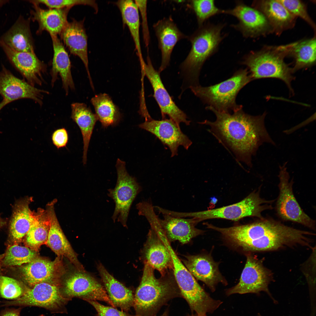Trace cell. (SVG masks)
<instances>
[{"label": "cell", "mask_w": 316, "mask_h": 316, "mask_svg": "<svg viewBox=\"0 0 316 316\" xmlns=\"http://www.w3.org/2000/svg\"><path fill=\"white\" fill-rule=\"evenodd\" d=\"M159 221L164 235L169 241H178L183 244L189 242L193 238L202 234L204 231L195 227L199 222L195 218H185L163 214Z\"/></svg>", "instance_id": "obj_20"}, {"label": "cell", "mask_w": 316, "mask_h": 316, "mask_svg": "<svg viewBox=\"0 0 316 316\" xmlns=\"http://www.w3.org/2000/svg\"><path fill=\"white\" fill-rule=\"evenodd\" d=\"M8 1L7 0H0V7L8 3Z\"/></svg>", "instance_id": "obj_47"}, {"label": "cell", "mask_w": 316, "mask_h": 316, "mask_svg": "<svg viewBox=\"0 0 316 316\" xmlns=\"http://www.w3.org/2000/svg\"><path fill=\"white\" fill-rule=\"evenodd\" d=\"M91 102L95 114L103 128L115 125L119 122L121 118L120 112L108 95L106 93L96 95Z\"/></svg>", "instance_id": "obj_36"}, {"label": "cell", "mask_w": 316, "mask_h": 316, "mask_svg": "<svg viewBox=\"0 0 316 316\" xmlns=\"http://www.w3.org/2000/svg\"><path fill=\"white\" fill-rule=\"evenodd\" d=\"M61 291L70 300L74 298L85 300L104 301L115 307L105 288L95 278L84 272H79L71 275L65 281Z\"/></svg>", "instance_id": "obj_14"}, {"label": "cell", "mask_w": 316, "mask_h": 316, "mask_svg": "<svg viewBox=\"0 0 316 316\" xmlns=\"http://www.w3.org/2000/svg\"><path fill=\"white\" fill-rule=\"evenodd\" d=\"M51 138L53 144L58 149L66 147L69 139L68 132L64 128L57 129L52 133Z\"/></svg>", "instance_id": "obj_44"}, {"label": "cell", "mask_w": 316, "mask_h": 316, "mask_svg": "<svg viewBox=\"0 0 316 316\" xmlns=\"http://www.w3.org/2000/svg\"><path fill=\"white\" fill-rule=\"evenodd\" d=\"M252 7L265 16L273 30L279 35L295 26L297 18L291 14L278 0H255Z\"/></svg>", "instance_id": "obj_22"}, {"label": "cell", "mask_w": 316, "mask_h": 316, "mask_svg": "<svg viewBox=\"0 0 316 316\" xmlns=\"http://www.w3.org/2000/svg\"><path fill=\"white\" fill-rule=\"evenodd\" d=\"M5 106V105L3 101H2L0 103V110Z\"/></svg>", "instance_id": "obj_49"}, {"label": "cell", "mask_w": 316, "mask_h": 316, "mask_svg": "<svg viewBox=\"0 0 316 316\" xmlns=\"http://www.w3.org/2000/svg\"><path fill=\"white\" fill-rule=\"evenodd\" d=\"M142 18V31L143 39L145 47H148L150 41V35L148 27L147 14V1L134 0Z\"/></svg>", "instance_id": "obj_43"}, {"label": "cell", "mask_w": 316, "mask_h": 316, "mask_svg": "<svg viewBox=\"0 0 316 316\" xmlns=\"http://www.w3.org/2000/svg\"><path fill=\"white\" fill-rule=\"evenodd\" d=\"M288 11L296 18L299 17L306 22L316 31V25L308 13L307 5L298 0H278Z\"/></svg>", "instance_id": "obj_40"}, {"label": "cell", "mask_w": 316, "mask_h": 316, "mask_svg": "<svg viewBox=\"0 0 316 316\" xmlns=\"http://www.w3.org/2000/svg\"><path fill=\"white\" fill-rule=\"evenodd\" d=\"M4 222L2 221L0 217V227L3 226L4 224Z\"/></svg>", "instance_id": "obj_50"}, {"label": "cell", "mask_w": 316, "mask_h": 316, "mask_svg": "<svg viewBox=\"0 0 316 316\" xmlns=\"http://www.w3.org/2000/svg\"><path fill=\"white\" fill-rule=\"evenodd\" d=\"M154 269L145 263L141 281L134 296V307L138 316H156L170 300L182 296L174 279L157 278Z\"/></svg>", "instance_id": "obj_4"}, {"label": "cell", "mask_w": 316, "mask_h": 316, "mask_svg": "<svg viewBox=\"0 0 316 316\" xmlns=\"http://www.w3.org/2000/svg\"><path fill=\"white\" fill-rule=\"evenodd\" d=\"M225 25L224 23H204L189 37L191 49L181 66L186 87L199 85V76L202 67L217 51L225 37L221 32Z\"/></svg>", "instance_id": "obj_3"}, {"label": "cell", "mask_w": 316, "mask_h": 316, "mask_svg": "<svg viewBox=\"0 0 316 316\" xmlns=\"http://www.w3.org/2000/svg\"><path fill=\"white\" fill-rule=\"evenodd\" d=\"M36 255V251L28 247L13 244L8 248L2 264L8 267L21 266L30 262Z\"/></svg>", "instance_id": "obj_37"}, {"label": "cell", "mask_w": 316, "mask_h": 316, "mask_svg": "<svg viewBox=\"0 0 316 316\" xmlns=\"http://www.w3.org/2000/svg\"><path fill=\"white\" fill-rule=\"evenodd\" d=\"M139 127L154 135L167 146L171 157L178 154L179 146L187 150L192 144L191 140L182 132L180 126L170 118L159 121L151 119L145 121Z\"/></svg>", "instance_id": "obj_17"}, {"label": "cell", "mask_w": 316, "mask_h": 316, "mask_svg": "<svg viewBox=\"0 0 316 316\" xmlns=\"http://www.w3.org/2000/svg\"><path fill=\"white\" fill-rule=\"evenodd\" d=\"M53 43L54 55L51 71V84L53 87L59 75L66 94L69 89L73 90L75 86L71 71V63L67 52L56 35H50Z\"/></svg>", "instance_id": "obj_26"}, {"label": "cell", "mask_w": 316, "mask_h": 316, "mask_svg": "<svg viewBox=\"0 0 316 316\" xmlns=\"http://www.w3.org/2000/svg\"><path fill=\"white\" fill-rule=\"evenodd\" d=\"M31 197L17 202L15 205L10 221L9 236L15 243L21 241L29 231L35 218V213L30 209Z\"/></svg>", "instance_id": "obj_29"}, {"label": "cell", "mask_w": 316, "mask_h": 316, "mask_svg": "<svg viewBox=\"0 0 316 316\" xmlns=\"http://www.w3.org/2000/svg\"><path fill=\"white\" fill-rule=\"evenodd\" d=\"M71 118L79 127L82 135L83 150V162L86 164L87 154L90 140L95 123L98 120L96 114L84 103L71 104Z\"/></svg>", "instance_id": "obj_32"}, {"label": "cell", "mask_w": 316, "mask_h": 316, "mask_svg": "<svg viewBox=\"0 0 316 316\" xmlns=\"http://www.w3.org/2000/svg\"><path fill=\"white\" fill-rule=\"evenodd\" d=\"M70 300L63 296L57 285L43 282L28 288L19 298L3 302L1 306H36L46 309L52 313L63 314L67 313L66 306Z\"/></svg>", "instance_id": "obj_10"}, {"label": "cell", "mask_w": 316, "mask_h": 316, "mask_svg": "<svg viewBox=\"0 0 316 316\" xmlns=\"http://www.w3.org/2000/svg\"><path fill=\"white\" fill-rule=\"evenodd\" d=\"M287 163L279 166V193L276 206L277 213L284 220L297 223L315 230V221L303 211L294 195L293 180H289V174L286 166Z\"/></svg>", "instance_id": "obj_11"}, {"label": "cell", "mask_w": 316, "mask_h": 316, "mask_svg": "<svg viewBox=\"0 0 316 316\" xmlns=\"http://www.w3.org/2000/svg\"><path fill=\"white\" fill-rule=\"evenodd\" d=\"M34 10L31 12L32 19L38 23V33L44 30L50 35L60 34L68 23L67 16L71 8H50L45 10L37 4H33Z\"/></svg>", "instance_id": "obj_28"}, {"label": "cell", "mask_w": 316, "mask_h": 316, "mask_svg": "<svg viewBox=\"0 0 316 316\" xmlns=\"http://www.w3.org/2000/svg\"><path fill=\"white\" fill-rule=\"evenodd\" d=\"M28 288L15 279L0 276V295L2 298L15 300L22 296Z\"/></svg>", "instance_id": "obj_39"}, {"label": "cell", "mask_w": 316, "mask_h": 316, "mask_svg": "<svg viewBox=\"0 0 316 316\" xmlns=\"http://www.w3.org/2000/svg\"><path fill=\"white\" fill-rule=\"evenodd\" d=\"M293 42L279 46H265L259 50L250 51L241 62L246 66L253 80L265 78L279 79L285 83L293 94L291 82L294 79L292 68L284 59L289 56Z\"/></svg>", "instance_id": "obj_5"}, {"label": "cell", "mask_w": 316, "mask_h": 316, "mask_svg": "<svg viewBox=\"0 0 316 316\" xmlns=\"http://www.w3.org/2000/svg\"><path fill=\"white\" fill-rule=\"evenodd\" d=\"M224 14L236 17L238 23L232 25L245 38H255L273 33L269 22L258 10L241 1L237 2L235 7L225 10Z\"/></svg>", "instance_id": "obj_13"}, {"label": "cell", "mask_w": 316, "mask_h": 316, "mask_svg": "<svg viewBox=\"0 0 316 316\" xmlns=\"http://www.w3.org/2000/svg\"><path fill=\"white\" fill-rule=\"evenodd\" d=\"M21 308L7 309L3 311L0 316H20Z\"/></svg>", "instance_id": "obj_45"}, {"label": "cell", "mask_w": 316, "mask_h": 316, "mask_svg": "<svg viewBox=\"0 0 316 316\" xmlns=\"http://www.w3.org/2000/svg\"><path fill=\"white\" fill-rule=\"evenodd\" d=\"M97 269L105 288L115 307L128 312L134 304V296L132 291L118 281L111 275L101 263Z\"/></svg>", "instance_id": "obj_30"}, {"label": "cell", "mask_w": 316, "mask_h": 316, "mask_svg": "<svg viewBox=\"0 0 316 316\" xmlns=\"http://www.w3.org/2000/svg\"><path fill=\"white\" fill-rule=\"evenodd\" d=\"M56 263V260L52 261L36 257L20 268L23 279L31 287L43 282L54 284Z\"/></svg>", "instance_id": "obj_31"}, {"label": "cell", "mask_w": 316, "mask_h": 316, "mask_svg": "<svg viewBox=\"0 0 316 316\" xmlns=\"http://www.w3.org/2000/svg\"><path fill=\"white\" fill-rule=\"evenodd\" d=\"M115 4L121 13L123 24L128 27L134 42L140 61L143 60L140 44L139 11L134 1L119 0Z\"/></svg>", "instance_id": "obj_33"}, {"label": "cell", "mask_w": 316, "mask_h": 316, "mask_svg": "<svg viewBox=\"0 0 316 316\" xmlns=\"http://www.w3.org/2000/svg\"><path fill=\"white\" fill-rule=\"evenodd\" d=\"M184 265L192 275L204 282L212 292L218 283L226 285L227 282L219 269V263L210 255H189L183 260Z\"/></svg>", "instance_id": "obj_19"}, {"label": "cell", "mask_w": 316, "mask_h": 316, "mask_svg": "<svg viewBox=\"0 0 316 316\" xmlns=\"http://www.w3.org/2000/svg\"><path fill=\"white\" fill-rule=\"evenodd\" d=\"M54 199L48 203L46 210L50 224V229L46 244L58 256L67 258L72 263L82 269L77 255L64 235L55 214Z\"/></svg>", "instance_id": "obj_21"}, {"label": "cell", "mask_w": 316, "mask_h": 316, "mask_svg": "<svg viewBox=\"0 0 316 316\" xmlns=\"http://www.w3.org/2000/svg\"><path fill=\"white\" fill-rule=\"evenodd\" d=\"M186 316H198L196 314H195V315L192 314L191 315H188Z\"/></svg>", "instance_id": "obj_51"}, {"label": "cell", "mask_w": 316, "mask_h": 316, "mask_svg": "<svg viewBox=\"0 0 316 316\" xmlns=\"http://www.w3.org/2000/svg\"><path fill=\"white\" fill-rule=\"evenodd\" d=\"M32 4H44L50 8L60 9L71 8L77 5L89 6L94 9L96 13L98 12V5L94 0H34L28 1Z\"/></svg>", "instance_id": "obj_41"}, {"label": "cell", "mask_w": 316, "mask_h": 316, "mask_svg": "<svg viewBox=\"0 0 316 316\" xmlns=\"http://www.w3.org/2000/svg\"><path fill=\"white\" fill-rule=\"evenodd\" d=\"M216 231L231 246L246 253L276 250L298 245L309 247L315 234L286 226L271 218Z\"/></svg>", "instance_id": "obj_2"}, {"label": "cell", "mask_w": 316, "mask_h": 316, "mask_svg": "<svg viewBox=\"0 0 316 316\" xmlns=\"http://www.w3.org/2000/svg\"><path fill=\"white\" fill-rule=\"evenodd\" d=\"M116 167L117 173L116 185L114 188L108 190V195L113 200L115 204L111 218L114 222L117 220L127 228V221L130 207L142 188L135 178L128 173L125 162L118 159Z\"/></svg>", "instance_id": "obj_9"}, {"label": "cell", "mask_w": 316, "mask_h": 316, "mask_svg": "<svg viewBox=\"0 0 316 316\" xmlns=\"http://www.w3.org/2000/svg\"><path fill=\"white\" fill-rule=\"evenodd\" d=\"M92 305L97 312V316H138L133 315L126 312L119 310L111 306H106L98 303L96 300H85Z\"/></svg>", "instance_id": "obj_42"}, {"label": "cell", "mask_w": 316, "mask_h": 316, "mask_svg": "<svg viewBox=\"0 0 316 316\" xmlns=\"http://www.w3.org/2000/svg\"><path fill=\"white\" fill-rule=\"evenodd\" d=\"M147 236L144 250L145 263L164 276L168 269L173 268L169 252L153 229L150 230Z\"/></svg>", "instance_id": "obj_25"}, {"label": "cell", "mask_w": 316, "mask_h": 316, "mask_svg": "<svg viewBox=\"0 0 316 316\" xmlns=\"http://www.w3.org/2000/svg\"><path fill=\"white\" fill-rule=\"evenodd\" d=\"M84 21V19L80 21L73 19L70 22H68L60 35L71 53L79 57L83 61L92 86L88 68L87 37Z\"/></svg>", "instance_id": "obj_23"}, {"label": "cell", "mask_w": 316, "mask_h": 316, "mask_svg": "<svg viewBox=\"0 0 316 316\" xmlns=\"http://www.w3.org/2000/svg\"><path fill=\"white\" fill-rule=\"evenodd\" d=\"M246 253V261L239 281L226 291V295L264 291L270 296L268 286L273 279L272 272L264 266L262 260L255 257L251 253Z\"/></svg>", "instance_id": "obj_12"}, {"label": "cell", "mask_w": 316, "mask_h": 316, "mask_svg": "<svg viewBox=\"0 0 316 316\" xmlns=\"http://www.w3.org/2000/svg\"><path fill=\"white\" fill-rule=\"evenodd\" d=\"M162 241L170 253L175 281L182 297L188 303L191 311L200 316L211 311L216 305V300L211 297L197 282L178 257L167 239L164 238Z\"/></svg>", "instance_id": "obj_7"}, {"label": "cell", "mask_w": 316, "mask_h": 316, "mask_svg": "<svg viewBox=\"0 0 316 316\" xmlns=\"http://www.w3.org/2000/svg\"><path fill=\"white\" fill-rule=\"evenodd\" d=\"M169 310L167 309L160 316H169Z\"/></svg>", "instance_id": "obj_48"}, {"label": "cell", "mask_w": 316, "mask_h": 316, "mask_svg": "<svg viewBox=\"0 0 316 316\" xmlns=\"http://www.w3.org/2000/svg\"><path fill=\"white\" fill-rule=\"evenodd\" d=\"M253 80L247 68L236 71L230 78L214 85L190 87L192 92L208 106L220 112L230 113L242 109L236 98L239 91Z\"/></svg>", "instance_id": "obj_6"}, {"label": "cell", "mask_w": 316, "mask_h": 316, "mask_svg": "<svg viewBox=\"0 0 316 316\" xmlns=\"http://www.w3.org/2000/svg\"><path fill=\"white\" fill-rule=\"evenodd\" d=\"M272 201L267 200L260 196L259 190L254 191L238 203L221 207L203 211L181 212L182 217L195 218L200 222L212 219H223L237 221L248 217L264 218L262 213L272 208Z\"/></svg>", "instance_id": "obj_8"}, {"label": "cell", "mask_w": 316, "mask_h": 316, "mask_svg": "<svg viewBox=\"0 0 316 316\" xmlns=\"http://www.w3.org/2000/svg\"><path fill=\"white\" fill-rule=\"evenodd\" d=\"M153 27L161 52V63L158 71L160 73L169 65L171 53L176 43L186 36L179 30L171 17L159 20Z\"/></svg>", "instance_id": "obj_24"}, {"label": "cell", "mask_w": 316, "mask_h": 316, "mask_svg": "<svg viewBox=\"0 0 316 316\" xmlns=\"http://www.w3.org/2000/svg\"><path fill=\"white\" fill-rule=\"evenodd\" d=\"M50 224L46 210L38 208L35 212V218L25 238L27 247L36 251L47 242Z\"/></svg>", "instance_id": "obj_34"}, {"label": "cell", "mask_w": 316, "mask_h": 316, "mask_svg": "<svg viewBox=\"0 0 316 316\" xmlns=\"http://www.w3.org/2000/svg\"><path fill=\"white\" fill-rule=\"evenodd\" d=\"M190 5L196 16L199 27L210 17L224 13V10L216 6L214 0H192Z\"/></svg>", "instance_id": "obj_38"}, {"label": "cell", "mask_w": 316, "mask_h": 316, "mask_svg": "<svg viewBox=\"0 0 316 316\" xmlns=\"http://www.w3.org/2000/svg\"><path fill=\"white\" fill-rule=\"evenodd\" d=\"M0 46L10 61L28 83L34 86L42 85L47 66L38 58L35 53L14 50L0 40Z\"/></svg>", "instance_id": "obj_18"}, {"label": "cell", "mask_w": 316, "mask_h": 316, "mask_svg": "<svg viewBox=\"0 0 316 316\" xmlns=\"http://www.w3.org/2000/svg\"><path fill=\"white\" fill-rule=\"evenodd\" d=\"M315 34L310 38L294 42L289 56L293 58V73L301 69L311 67L315 64L316 57Z\"/></svg>", "instance_id": "obj_35"}, {"label": "cell", "mask_w": 316, "mask_h": 316, "mask_svg": "<svg viewBox=\"0 0 316 316\" xmlns=\"http://www.w3.org/2000/svg\"><path fill=\"white\" fill-rule=\"evenodd\" d=\"M4 255L5 253L1 255H0V273H1V266L2 264V259L4 256Z\"/></svg>", "instance_id": "obj_46"}, {"label": "cell", "mask_w": 316, "mask_h": 316, "mask_svg": "<svg viewBox=\"0 0 316 316\" xmlns=\"http://www.w3.org/2000/svg\"><path fill=\"white\" fill-rule=\"evenodd\" d=\"M147 63L144 61L140 63L141 66L152 85L154 96L161 109L162 118L164 116H164L167 115L179 126L181 123L189 125L190 121L172 100L163 84L159 73L154 68L149 57L147 56Z\"/></svg>", "instance_id": "obj_15"}, {"label": "cell", "mask_w": 316, "mask_h": 316, "mask_svg": "<svg viewBox=\"0 0 316 316\" xmlns=\"http://www.w3.org/2000/svg\"><path fill=\"white\" fill-rule=\"evenodd\" d=\"M30 22L29 19L19 16L14 24L2 36L0 40L14 50L35 53Z\"/></svg>", "instance_id": "obj_27"}, {"label": "cell", "mask_w": 316, "mask_h": 316, "mask_svg": "<svg viewBox=\"0 0 316 316\" xmlns=\"http://www.w3.org/2000/svg\"><path fill=\"white\" fill-rule=\"evenodd\" d=\"M207 110L215 115V121L207 120L200 123L209 126V131L219 142L229 149L237 161L252 166V157L264 143L275 145L266 128L265 112L253 116L242 109L231 113L218 111L209 106Z\"/></svg>", "instance_id": "obj_1"}, {"label": "cell", "mask_w": 316, "mask_h": 316, "mask_svg": "<svg viewBox=\"0 0 316 316\" xmlns=\"http://www.w3.org/2000/svg\"><path fill=\"white\" fill-rule=\"evenodd\" d=\"M46 90L37 88L23 80L15 76L3 65L0 71V95L5 105L21 99H32L42 105Z\"/></svg>", "instance_id": "obj_16"}, {"label": "cell", "mask_w": 316, "mask_h": 316, "mask_svg": "<svg viewBox=\"0 0 316 316\" xmlns=\"http://www.w3.org/2000/svg\"><path fill=\"white\" fill-rule=\"evenodd\" d=\"M39 316H45V315H43V314H42V315H40Z\"/></svg>", "instance_id": "obj_52"}]
</instances>
